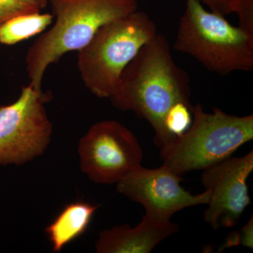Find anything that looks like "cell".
<instances>
[{"label": "cell", "instance_id": "1", "mask_svg": "<svg viewBox=\"0 0 253 253\" xmlns=\"http://www.w3.org/2000/svg\"><path fill=\"white\" fill-rule=\"evenodd\" d=\"M191 96L189 74L174 61L167 38L157 33L127 65L109 99L116 109L147 121L163 149L174 139L165 126L168 113L179 103L192 106Z\"/></svg>", "mask_w": 253, "mask_h": 253}, {"label": "cell", "instance_id": "2", "mask_svg": "<svg viewBox=\"0 0 253 253\" xmlns=\"http://www.w3.org/2000/svg\"><path fill=\"white\" fill-rule=\"evenodd\" d=\"M49 4L54 21L26 56L29 84L40 91L51 65L84 48L104 25L138 10L137 0H49Z\"/></svg>", "mask_w": 253, "mask_h": 253}, {"label": "cell", "instance_id": "3", "mask_svg": "<svg viewBox=\"0 0 253 253\" xmlns=\"http://www.w3.org/2000/svg\"><path fill=\"white\" fill-rule=\"evenodd\" d=\"M157 33L156 23L139 10L104 25L78 51L84 86L98 98L109 99L127 65Z\"/></svg>", "mask_w": 253, "mask_h": 253}, {"label": "cell", "instance_id": "4", "mask_svg": "<svg viewBox=\"0 0 253 253\" xmlns=\"http://www.w3.org/2000/svg\"><path fill=\"white\" fill-rule=\"evenodd\" d=\"M191 113L189 129L161 149L163 166L178 175L212 167L253 140V115L234 116L217 108L208 113L201 104Z\"/></svg>", "mask_w": 253, "mask_h": 253}, {"label": "cell", "instance_id": "5", "mask_svg": "<svg viewBox=\"0 0 253 253\" xmlns=\"http://www.w3.org/2000/svg\"><path fill=\"white\" fill-rule=\"evenodd\" d=\"M174 49L220 76L253 69V37L197 1L186 0Z\"/></svg>", "mask_w": 253, "mask_h": 253}, {"label": "cell", "instance_id": "6", "mask_svg": "<svg viewBox=\"0 0 253 253\" xmlns=\"http://www.w3.org/2000/svg\"><path fill=\"white\" fill-rule=\"evenodd\" d=\"M51 98L28 84L14 102L0 106V166H20L44 154L52 134L44 106Z\"/></svg>", "mask_w": 253, "mask_h": 253}, {"label": "cell", "instance_id": "7", "mask_svg": "<svg viewBox=\"0 0 253 253\" xmlns=\"http://www.w3.org/2000/svg\"><path fill=\"white\" fill-rule=\"evenodd\" d=\"M82 171L95 183L117 184L141 166L143 150L132 131L116 121L95 123L80 140Z\"/></svg>", "mask_w": 253, "mask_h": 253}, {"label": "cell", "instance_id": "8", "mask_svg": "<svg viewBox=\"0 0 253 253\" xmlns=\"http://www.w3.org/2000/svg\"><path fill=\"white\" fill-rule=\"evenodd\" d=\"M181 176L166 166L147 169L142 166L131 171L117 183V191L145 208L146 215L159 220L171 217L185 208L207 205L211 191L192 194L181 187Z\"/></svg>", "mask_w": 253, "mask_h": 253}, {"label": "cell", "instance_id": "9", "mask_svg": "<svg viewBox=\"0 0 253 253\" xmlns=\"http://www.w3.org/2000/svg\"><path fill=\"white\" fill-rule=\"evenodd\" d=\"M253 170V151L204 169L201 181L211 194L204 218L212 229L230 228L237 224L251 203L247 179Z\"/></svg>", "mask_w": 253, "mask_h": 253}, {"label": "cell", "instance_id": "10", "mask_svg": "<svg viewBox=\"0 0 253 253\" xmlns=\"http://www.w3.org/2000/svg\"><path fill=\"white\" fill-rule=\"evenodd\" d=\"M178 229L177 224L171 220H159L144 214L135 227L125 224L100 233L96 253H150Z\"/></svg>", "mask_w": 253, "mask_h": 253}, {"label": "cell", "instance_id": "11", "mask_svg": "<svg viewBox=\"0 0 253 253\" xmlns=\"http://www.w3.org/2000/svg\"><path fill=\"white\" fill-rule=\"evenodd\" d=\"M97 209L96 205L83 201L66 205L45 229L53 251L60 252L84 234Z\"/></svg>", "mask_w": 253, "mask_h": 253}, {"label": "cell", "instance_id": "12", "mask_svg": "<svg viewBox=\"0 0 253 253\" xmlns=\"http://www.w3.org/2000/svg\"><path fill=\"white\" fill-rule=\"evenodd\" d=\"M54 15L41 11L19 15L0 26V43L11 46L44 33L54 21Z\"/></svg>", "mask_w": 253, "mask_h": 253}, {"label": "cell", "instance_id": "13", "mask_svg": "<svg viewBox=\"0 0 253 253\" xmlns=\"http://www.w3.org/2000/svg\"><path fill=\"white\" fill-rule=\"evenodd\" d=\"M193 106L183 103L175 104L169 110L165 120L166 130L175 139L182 135L191 126L192 122Z\"/></svg>", "mask_w": 253, "mask_h": 253}, {"label": "cell", "instance_id": "14", "mask_svg": "<svg viewBox=\"0 0 253 253\" xmlns=\"http://www.w3.org/2000/svg\"><path fill=\"white\" fill-rule=\"evenodd\" d=\"M40 11L36 4L23 0H0V26L15 16Z\"/></svg>", "mask_w": 253, "mask_h": 253}, {"label": "cell", "instance_id": "15", "mask_svg": "<svg viewBox=\"0 0 253 253\" xmlns=\"http://www.w3.org/2000/svg\"><path fill=\"white\" fill-rule=\"evenodd\" d=\"M208 6L211 11L225 17L227 15L236 14L243 0H191Z\"/></svg>", "mask_w": 253, "mask_h": 253}, {"label": "cell", "instance_id": "16", "mask_svg": "<svg viewBox=\"0 0 253 253\" xmlns=\"http://www.w3.org/2000/svg\"><path fill=\"white\" fill-rule=\"evenodd\" d=\"M253 217H251L240 231L241 234V245L245 247L253 249Z\"/></svg>", "mask_w": 253, "mask_h": 253}, {"label": "cell", "instance_id": "17", "mask_svg": "<svg viewBox=\"0 0 253 253\" xmlns=\"http://www.w3.org/2000/svg\"><path fill=\"white\" fill-rule=\"evenodd\" d=\"M23 1L36 4L41 10L45 9L46 6L49 4V0H23Z\"/></svg>", "mask_w": 253, "mask_h": 253}]
</instances>
